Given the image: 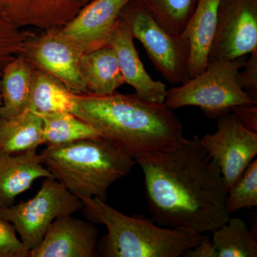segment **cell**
Instances as JSON below:
<instances>
[{"label": "cell", "mask_w": 257, "mask_h": 257, "mask_svg": "<svg viewBox=\"0 0 257 257\" xmlns=\"http://www.w3.org/2000/svg\"><path fill=\"white\" fill-rule=\"evenodd\" d=\"M84 54L80 47L64 36L60 28L32 34L25 42L23 56L37 69L47 72L63 83L75 94H88L79 70Z\"/></svg>", "instance_id": "obj_8"}, {"label": "cell", "mask_w": 257, "mask_h": 257, "mask_svg": "<svg viewBox=\"0 0 257 257\" xmlns=\"http://www.w3.org/2000/svg\"><path fill=\"white\" fill-rule=\"evenodd\" d=\"M257 50V0H220L209 62L234 60Z\"/></svg>", "instance_id": "obj_10"}, {"label": "cell", "mask_w": 257, "mask_h": 257, "mask_svg": "<svg viewBox=\"0 0 257 257\" xmlns=\"http://www.w3.org/2000/svg\"><path fill=\"white\" fill-rule=\"evenodd\" d=\"M130 0H92L60 28L84 53L108 46L119 15Z\"/></svg>", "instance_id": "obj_11"}, {"label": "cell", "mask_w": 257, "mask_h": 257, "mask_svg": "<svg viewBox=\"0 0 257 257\" xmlns=\"http://www.w3.org/2000/svg\"><path fill=\"white\" fill-rule=\"evenodd\" d=\"M200 143L219 167L227 192L257 155V133L245 127L233 113L219 117L216 131L204 135Z\"/></svg>", "instance_id": "obj_9"}, {"label": "cell", "mask_w": 257, "mask_h": 257, "mask_svg": "<svg viewBox=\"0 0 257 257\" xmlns=\"http://www.w3.org/2000/svg\"><path fill=\"white\" fill-rule=\"evenodd\" d=\"M81 199L55 178H45L36 195L27 202L0 208V218L14 226L24 246L33 249L41 242L57 218L72 215L84 209Z\"/></svg>", "instance_id": "obj_7"}, {"label": "cell", "mask_w": 257, "mask_h": 257, "mask_svg": "<svg viewBox=\"0 0 257 257\" xmlns=\"http://www.w3.org/2000/svg\"><path fill=\"white\" fill-rule=\"evenodd\" d=\"M133 37L141 42L157 71L171 84L188 80L189 44L182 34L160 25L140 0H130L120 13Z\"/></svg>", "instance_id": "obj_6"}, {"label": "cell", "mask_w": 257, "mask_h": 257, "mask_svg": "<svg viewBox=\"0 0 257 257\" xmlns=\"http://www.w3.org/2000/svg\"><path fill=\"white\" fill-rule=\"evenodd\" d=\"M32 34L16 26L0 4V75L5 65L22 53Z\"/></svg>", "instance_id": "obj_25"}, {"label": "cell", "mask_w": 257, "mask_h": 257, "mask_svg": "<svg viewBox=\"0 0 257 257\" xmlns=\"http://www.w3.org/2000/svg\"><path fill=\"white\" fill-rule=\"evenodd\" d=\"M137 164L143 171L147 206L156 224L203 234L229 220L221 171L197 136Z\"/></svg>", "instance_id": "obj_1"}, {"label": "cell", "mask_w": 257, "mask_h": 257, "mask_svg": "<svg viewBox=\"0 0 257 257\" xmlns=\"http://www.w3.org/2000/svg\"><path fill=\"white\" fill-rule=\"evenodd\" d=\"M40 155L52 177L69 192L79 198L97 197L104 202L108 189L137 164L104 137L47 147Z\"/></svg>", "instance_id": "obj_3"}, {"label": "cell", "mask_w": 257, "mask_h": 257, "mask_svg": "<svg viewBox=\"0 0 257 257\" xmlns=\"http://www.w3.org/2000/svg\"><path fill=\"white\" fill-rule=\"evenodd\" d=\"M42 119L27 109L21 114L0 117V155L37 151L42 145Z\"/></svg>", "instance_id": "obj_19"}, {"label": "cell", "mask_w": 257, "mask_h": 257, "mask_svg": "<svg viewBox=\"0 0 257 257\" xmlns=\"http://www.w3.org/2000/svg\"><path fill=\"white\" fill-rule=\"evenodd\" d=\"M50 177L54 178L37 151L0 155V208L14 205L17 197L37 179Z\"/></svg>", "instance_id": "obj_15"}, {"label": "cell", "mask_w": 257, "mask_h": 257, "mask_svg": "<svg viewBox=\"0 0 257 257\" xmlns=\"http://www.w3.org/2000/svg\"><path fill=\"white\" fill-rule=\"evenodd\" d=\"M157 23L174 33L184 31L197 0H140Z\"/></svg>", "instance_id": "obj_23"}, {"label": "cell", "mask_w": 257, "mask_h": 257, "mask_svg": "<svg viewBox=\"0 0 257 257\" xmlns=\"http://www.w3.org/2000/svg\"><path fill=\"white\" fill-rule=\"evenodd\" d=\"M92 0H0L10 20L18 28L43 31L69 23Z\"/></svg>", "instance_id": "obj_13"}, {"label": "cell", "mask_w": 257, "mask_h": 257, "mask_svg": "<svg viewBox=\"0 0 257 257\" xmlns=\"http://www.w3.org/2000/svg\"><path fill=\"white\" fill-rule=\"evenodd\" d=\"M79 70L88 94H111L125 84L114 51L109 45L83 54Z\"/></svg>", "instance_id": "obj_18"}, {"label": "cell", "mask_w": 257, "mask_h": 257, "mask_svg": "<svg viewBox=\"0 0 257 257\" xmlns=\"http://www.w3.org/2000/svg\"><path fill=\"white\" fill-rule=\"evenodd\" d=\"M76 94L52 75L36 69L28 110L38 114H73Z\"/></svg>", "instance_id": "obj_20"}, {"label": "cell", "mask_w": 257, "mask_h": 257, "mask_svg": "<svg viewBox=\"0 0 257 257\" xmlns=\"http://www.w3.org/2000/svg\"><path fill=\"white\" fill-rule=\"evenodd\" d=\"M165 103L134 94H76L73 114L138 163L183 143V126Z\"/></svg>", "instance_id": "obj_2"}, {"label": "cell", "mask_w": 257, "mask_h": 257, "mask_svg": "<svg viewBox=\"0 0 257 257\" xmlns=\"http://www.w3.org/2000/svg\"><path fill=\"white\" fill-rule=\"evenodd\" d=\"M245 60L241 57L209 62L202 73L167 90L165 104L172 110L184 106H199L210 118L228 114L234 106L257 104L239 87L236 79Z\"/></svg>", "instance_id": "obj_5"}, {"label": "cell", "mask_w": 257, "mask_h": 257, "mask_svg": "<svg viewBox=\"0 0 257 257\" xmlns=\"http://www.w3.org/2000/svg\"><path fill=\"white\" fill-rule=\"evenodd\" d=\"M42 119V145L57 146L102 137L96 128L70 112L39 114Z\"/></svg>", "instance_id": "obj_21"}, {"label": "cell", "mask_w": 257, "mask_h": 257, "mask_svg": "<svg viewBox=\"0 0 257 257\" xmlns=\"http://www.w3.org/2000/svg\"><path fill=\"white\" fill-rule=\"evenodd\" d=\"M133 34L119 18L109 45L114 50L125 84L135 89L137 95L147 100L165 103L167 87L152 78L144 67L135 43Z\"/></svg>", "instance_id": "obj_14"}, {"label": "cell", "mask_w": 257, "mask_h": 257, "mask_svg": "<svg viewBox=\"0 0 257 257\" xmlns=\"http://www.w3.org/2000/svg\"><path fill=\"white\" fill-rule=\"evenodd\" d=\"M220 0H197L194 13L182 35L188 40L189 78L204 72L215 34L218 6Z\"/></svg>", "instance_id": "obj_16"}, {"label": "cell", "mask_w": 257, "mask_h": 257, "mask_svg": "<svg viewBox=\"0 0 257 257\" xmlns=\"http://www.w3.org/2000/svg\"><path fill=\"white\" fill-rule=\"evenodd\" d=\"M96 222L107 234L98 244L106 257H179L199 244L202 234L164 227L143 216L125 215L99 198H79Z\"/></svg>", "instance_id": "obj_4"}, {"label": "cell", "mask_w": 257, "mask_h": 257, "mask_svg": "<svg viewBox=\"0 0 257 257\" xmlns=\"http://www.w3.org/2000/svg\"><path fill=\"white\" fill-rule=\"evenodd\" d=\"M0 257H29V251L18 239L14 226L1 218Z\"/></svg>", "instance_id": "obj_26"}, {"label": "cell", "mask_w": 257, "mask_h": 257, "mask_svg": "<svg viewBox=\"0 0 257 257\" xmlns=\"http://www.w3.org/2000/svg\"><path fill=\"white\" fill-rule=\"evenodd\" d=\"M35 72L36 68L20 55L5 65L0 75V117H10L28 109Z\"/></svg>", "instance_id": "obj_17"}, {"label": "cell", "mask_w": 257, "mask_h": 257, "mask_svg": "<svg viewBox=\"0 0 257 257\" xmlns=\"http://www.w3.org/2000/svg\"><path fill=\"white\" fill-rule=\"evenodd\" d=\"M257 205V160H253L227 192L226 207L229 214Z\"/></svg>", "instance_id": "obj_24"}, {"label": "cell", "mask_w": 257, "mask_h": 257, "mask_svg": "<svg viewBox=\"0 0 257 257\" xmlns=\"http://www.w3.org/2000/svg\"><path fill=\"white\" fill-rule=\"evenodd\" d=\"M211 242L217 257L257 256L256 233L239 218L229 220L212 231Z\"/></svg>", "instance_id": "obj_22"}, {"label": "cell", "mask_w": 257, "mask_h": 257, "mask_svg": "<svg viewBox=\"0 0 257 257\" xmlns=\"http://www.w3.org/2000/svg\"><path fill=\"white\" fill-rule=\"evenodd\" d=\"M2 104H3V101H2V97L1 95H0V109H1Z\"/></svg>", "instance_id": "obj_30"}, {"label": "cell", "mask_w": 257, "mask_h": 257, "mask_svg": "<svg viewBox=\"0 0 257 257\" xmlns=\"http://www.w3.org/2000/svg\"><path fill=\"white\" fill-rule=\"evenodd\" d=\"M98 244L94 225L64 216L53 221L41 242L29 251V257H96Z\"/></svg>", "instance_id": "obj_12"}, {"label": "cell", "mask_w": 257, "mask_h": 257, "mask_svg": "<svg viewBox=\"0 0 257 257\" xmlns=\"http://www.w3.org/2000/svg\"><path fill=\"white\" fill-rule=\"evenodd\" d=\"M245 60L242 71L238 72L237 79L239 87L248 95L257 101V50L250 54Z\"/></svg>", "instance_id": "obj_27"}, {"label": "cell", "mask_w": 257, "mask_h": 257, "mask_svg": "<svg viewBox=\"0 0 257 257\" xmlns=\"http://www.w3.org/2000/svg\"><path fill=\"white\" fill-rule=\"evenodd\" d=\"M187 257H217L215 248L211 241L204 236L199 244L184 253Z\"/></svg>", "instance_id": "obj_29"}, {"label": "cell", "mask_w": 257, "mask_h": 257, "mask_svg": "<svg viewBox=\"0 0 257 257\" xmlns=\"http://www.w3.org/2000/svg\"><path fill=\"white\" fill-rule=\"evenodd\" d=\"M237 119L245 126L257 133V106L256 104H243L231 109Z\"/></svg>", "instance_id": "obj_28"}]
</instances>
